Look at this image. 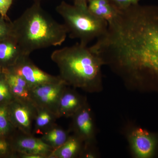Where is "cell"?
Segmentation results:
<instances>
[{
  "label": "cell",
  "instance_id": "cell-1",
  "mask_svg": "<svg viewBox=\"0 0 158 158\" xmlns=\"http://www.w3.org/2000/svg\"><path fill=\"white\" fill-rule=\"evenodd\" d=\"M90 46L124 80L158 82V6L139 4L120 9Z\"/></svg>",
  "mask_w": 158,
  "mask_h": 158
},
{
  "label": "cell",
  "instance_id": "cell-2",
  "mask_svg": "<svg viewBox=\"0 0 158 158\" xmlns=\"http://www.w3.org/2000/svg\"><path fill=\"white\" fill-rule=\"evenodd\" d=\"M12 36L23 55L37 50L62 45L68 31L64 24L54 19L36 1L11 22Z\"/></svg>",
  "mask_w": 158,
  "mask_h": 158
},
{
  "label": "cell",
  "instance_id": "cell-3",
  "mask_svg": "<svg viewBox=\"0 0 158 158\" xmlns=\"http://www.w3.org/2000/svg\"><path fill=\"white\" fill-rule=\"evenodd\" d=\"M51 58L58 66L59 77L67 86L90 93L102 90L104 63L90 47L78 43L56 50Z\"/></svg>",
  "mask_w": 158,
  "mask_h": 158
},
{
  "label": "cell",
  "instance_id": "cell-4",
  "mask_svg": "<svg viewBox=\"0 0 158 158\" xmlns=\"http://www.w3.org/2000/svg\"><path fill=\"white\" fill-rule=\"evenodd\" d=\"M56 11L64 20L69 37L79 40V43L84 45L98 39L107 29V22L91 13L87 3L70 5L62 1Z\"/></svg>",
  "mask_w": 158,
  "mask_h": 158
},
{
  "label": "cell",
  "instance_id": "cell-5",
  "mask_svg": "<svg viewBox=\"0 0 158 158\" xmlns=\"http://www.w3.org/2000/svg\"><path fill=\"white\" fill-rule=\"evenodd\" d=\"M8 69L21 77L31 89L40 85L62 81L59 76L52 75L38 68L27 55H23L12 67Z\"/></svg>",
  "mask_w": 158,
  "mask_h": 158
},
{
  "label": "cell",
  "instance_id": "cell-6",
  "mask_svg": "<svg viewBox=\"0 0 158 158\" xmlns=\"http://www.w3.org/2000/svg\"><path fill=\"white\" fill-rule=\"evenodd\" d=\"M67 86L65 82L61 81L32 88L31 102L36 107L47 109L56 115L59 98Z\"/></svg>",
  "mask_w": 158,
  "mask_h": 158
},
{
  "label": "cell",
  "instance_id": "cell-7",
  "mask_svg": "<svg viewBox=\"0 0 158 158\" xmlns=\"http://www.w3.org/2000/svg\"><path fill=\"white\" fill-rule=\"evenodd\" d=\"M71 118L70 131L82 140L84 146L91 145L95 140V127L88 102Z\"/></svg>",
  "mask_w": 158,
  "mask_h": 158
},
{
  "label": "cell",
  "instance_id": "cell-8",
  "mask_svg": "<svg viewBox=\"0 0 158 158\" xmlns=\"http://www.w3.org/2000/svg\"><path fill=\"white\" fill-rule=\"evenodd\" d=\"M15 102L11 107V112L8 110L9 117H11L15 126L22 133L33 135V123L36 114L37 107L31 102L25 101L15 98Z\"/></svg>",
  "mask_w": 158,
  "mask_h": 158
},
{
  "label": "cell",
  "instance_id": "cell-9",
  "mask_svg": "<svg viewBox=\"0 0 158 158\" xmlns=\"http://www.w3.org/2000/svg\"><path fill=\"white\" fill-rule=\"evenodd\" d=\"M129 140L135 156L138 158L152 157L157 145V139L154 135L146 130L137 128L132 132Z\"/></svg>",
  "mask_w": 158,
  "mask_h": 158
},
{
  "label": "cell",
  "instance_id": "cell-10",
  "mask_svg": "<svg viewBox=\"0 0 158 158\" xmlns=\"http://www.w3.org/2000/svg\"><path fill=\"white\" fill-rule=\"evenodd\" d=\"M15 146L20 155H38L41 156L43 158H49L54 151L41 138L23 133L22 135L16 140Z\"/></svg>",
  "mask_w": 158,
  "mask_h": 158
},
{
  "label": "cell",
  "instance_id": "cell-11",
  "mask_svg": "<svg viewBox=\"0 0 158 158\" xmlns=\"http://www.w3.org/2000/svg\"><path fill=\"white\" fill-rule=\"evenodd\" d=\"M87 102L86 97L67 87L59 98L56 113L57 118L72 117Z\"/></svg>",
  "mask_w": 158,
  "mask_h": 158
},
{
  "label": "cell",
  "instance_id": "cell-12",
  "mask_svg": "<svg viewBox=\"0 0 158 158\" xmlns=\"http://www.w3.org/2000/svg\"><path fill=\"white\" fill-rule=\"evenodd\" d=\"M23 55L13 36L0 41V66L2 70L12 67Z\"/></svg>",
  "mask_w": 158,
  "mask_h": 158
},
{
  "label": "cell",
  "instance_id": "cell-13",
  "mask_svg": "<svg viewBox=\"0 0 158 158\" xmlns=\"http://www.w3.org/2000/svg\"><path fill=\"white\" fill-rule=\"evenodd\" d=\"M2 72L14 98L31 102V88L26 81L10 69H2Z\"/></svg>",
  "mask_w": 158,
  "mask_h": 158
},
{
  "label": "cell",
  "instance_id": "cell-14",
  "mask_svg": "<svg viewBox=\"0 0 158 158\" xmlns=\"http://www.w3.org/2000/svg\"><path fill=\"white\" fill-rule=\"evenodd\" d=\"M87 6L94 15L108 23L115 18L120 10L110 0H88Z\"/></svg>",
  "mask_w": 158,
  "mask_h": 158
},
{
  "label": "cell",
  "instance_id": "cell-15",
  "mask_svg": "<svg viewBox=\"0 0 158 158\" xmlns=\"http://www.w3.org/2000/svg\"><path fill=\"white\" fill-rule=\"evenodd\" d=\"M84 146L82 140L73 134L69 136L62 146L54 150L49 158H74L80 156Z\"/></svg>",
  "mask_w": 158,
  "mask_h": 158
},
{
  "label": "cell",
  "instance_id": "cell-16",
  "mask_svg": "<svg viewBox=\"0 0 158 158\" xmlns=\"http://www.w3.org/2000/svg\"><path fill=\"white\" fill-rule=\"evenodd\" d=\"M70 131H66L55 124L44 132L41 140L46 144L56 150L67 141L70 135Z\"/></svg>",
  "mask_w": 158,
  "mask_h": 158
},
{
  "label": "cell",
  "instance_id": "cell-17",
  "mask_svg": "<svg viewBox=\"0 0 158 158\" xmlns=\"http://www.w3.org/2000/svg\"><path fill=\"white\" fill-rule=\"evenodd\" d=\"M56 115L44 108L37 107V114L34 120V132L42 135L44 132L56 124Z\"/></svg>",
  "mask_w": 158,
  "mask_h": 158
},
{
  "label": "cell",
  "instance_id": "cell-18",
  "mask_svg": "<svg viewBox=\"0 0 158 158\" xmlns=\"http://www.w3.org/2000/svg\"><path fill=\"white\" fill-rule=\"evenodd\" d=\"M8 113V106L0 105V135L1 136L6 135L10 129Z\"/></svg>",
  "mask_w": 158,
  "mask_h": 158
},
{
  "label": "cell",
  "instance_id": "cell-19",
  "mask_svg": "<svg viewBox=\"0 0 158 158\" xmlns=\"http://www.w3.org/2000/svg\"><path fill=\"white\" fill-rule=\"evenodd\" d=\"M13 97L5 75L2 72L0 74V103L10 100Z\"/></svg>",
  "mask_w": 158,
  "mask_h": 158
},
{
  "label": "cell",
  "instance_id": "cell-20",
  "mask_svg": "<svg viewBox=\"0 0 158 158\" xmlns=\"http://www.w3.org/2000/svg\"><path fill=\"white\" fill-rule=\"evenodd\" d=\"M12 36L11 22L0 17V41Z\"/></svg>",
  "mask_w": 158,
  "mask_h": 158
},
{
  "label": "cell",
  "instance_id": "cell-21",
  "mask_svg": "<svg viewBox=\"0 0 158 158\" xmlns=\"http://www.w3.org/2000/svg\"><path fill=\"white\" fill-rule=\"evenodd\" d=\"M13 0H0V15L8 21H10L7 14L12 5Z\"/></svg>",
  "mask_w": 158,
  "mask_h": 158
},
{
  "label": "cell",
  "instance_id": "cell-22",
  "mask_svg": "<svg viewBox=\"0 0 158 158\" xmlns=\"http://www.w3.org/2000/svg\"><path fill=\"white\" fill-rule=\"evenodd\" d=\"M119 9H127L130 6L139 4L141 0H110Z\"/></svg>",
  "mask_w": 158,
  "mask_h": 158
},
{
  "label": "cell",
  "instance_id": "cell-23",
  "mask_svg": "<svg viewBox=\"0 0 158 158\" xmlns=\"http://www.w3.org/2000/svg\"><path fill=\"white\" fill-rule=\"evenodd\" d=\"M8 144L6 141L0 140V152H6L8 149Z\"/></svg>",
  "mask_w": 158,
  "mask_h": 158
},
{
  "label": "cell",
  "instance_id": "cell-24",
  "mask_svg": "<svg viewBox=\"0 0 158 158\" xmlns=\"http://www.w3.org/2000/svg\"><path fill=\"white\" fill-rule=\"evenodd\" d=\"M88 0H73V4H86Z\"/></svg>",
  "mask_w": 158,
  "mask_h": 158
},
{
  "label": "cell",
  "instance_id": "cell-25",
  "mask_svg": "<svg viewBox=\"0 0 158 158\" xmlns=\"http://www.w3.org/2000/svg\"><path fill=\"white\" fill-rule=\"evenodd\" d=\"M2 69L1 68V66H0V74L2 73Z\"/></svg>",
  "mask_w": 158,
  "mask_h": 158
},
{
  "label": "cell",
  "instance_id": "cell-26",
  "mask_svg": "<svg viewBox=\"0 0 158 158\" xmlns=\"http://www.w3.org/2000/svg\"><path fill=\"white\" fill-rule=\"evenodd\" d=\"M2 17V16H1V15H0V17Z\"/></svg>",
  "mask_w": 158,
  "mask_h": 158
},
{
  "label": "cell",
  "instance_id": "cell-27",
  "mask_svg": "<svg viewBox=\"0 0 158 158\" xmlns=\"http://www.w3.org/2000/svg\"><path fill=\"white\" fill-rule=\"evenodd\" d=\"M0 136H1V135H0Z\"/></svg>",
  "mask_w": 158,
  "mask_h": 158
}]
</instances>
